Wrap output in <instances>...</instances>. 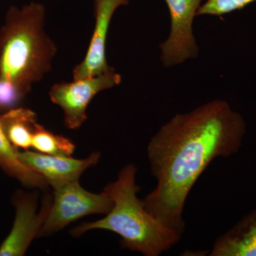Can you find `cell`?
Here are the masks:
<instances>
[{
	"instance_id": "5",
	"label": "cell",
	"mask_w": 256,
	"mask_h": 256,
	"mask_svg": "<svg viewBox=\"0 0 256 256\" xmlns=\"http://www.w3.org/2000/svg\"><path fill=\"white\" fill-rule=\"evenodd\" d=\"M53 201L38 238L46 237L86 216L107 214L114 206L112 198L102 192L94 194L82 188L78 180L53 190Z\"/></svg>"
},
{
	"instance_id": "3",
	"label": "cell",
	"mask_w": 256,
	"mask_h": 256,
	"mask_svg": "<svg viewBox=\"0 0 256 256\" xmlns=\"http://www.w3.org/2000/svg\"><path fill=\"white\" fill-rule=\"evenodd\" d=\"M46 8L31 2L10 6L0 28V79L24 94L52 70L56 45L45 31Z\"/></svg>"
},
{
	"instance_id": "11",
	"label": "cell",
	"mask_w": 256,
	"mask_h": 256,
	"mask_svg": "<svg viewBox=\"0 0 256 256\" xmlns=\"http://www.w3.org/2000/svg\"><path fill=\"white\" fill-rule=\"evenodd\" d=\"M38 124L36 114L31 109L18 107L0 114V124L5 136L16 149L28 150L32 148Z\"/></svg>"
},
{
	"instance_id": "6",
	"label": "cell",
	"mask_w": 256,
	"mask_h": 256,
	"mask_svg": "<svg viewBox=\"0 0 256 256\" xmlns=\"http://www.w3.org/2000/svg\"><path fill=\"white\" fill-rule=\"evenodd\" d=\"M121 80V76L114 69L95 76L58 82L50 88L48 94L52 102L64 111L66 128L76 130L86 120L88 106L95 96L118 86Z\"/></svg>"
},
{
	"instance_id": "9",
	"label": "cell",
	"mask_w": 256,
	"mask_h": 256,
	"mask_svg": "<svg viewBox=\"0 0 256 256\" xmlns=\"http://www.w3.org/2000/svg\"><path fill=\"white\" fill-rule=\"evenodd\" d=\"M130 0H94L95 28L84 60L74 68V80L88 78L114 70L108 64L106 42L111 20L114 12Z\"/></svg>"
},
{
	"instance_id": "7",
	"label": "cell",
	"mask_w": 256,
	"mask_h": 256,
	"mask_svg": "<svg viewBox=\"0 0 256 256\" xmlns=\"http://www.w3.org/2000/svg\"><path fill=\"white\" fill-rule=\"evenodd\" d=\"M170 15L169 36L160 45V60L170 68L196 58L198 47L193 22L203 0H164Z\"/></svg>"
},
{
	"instance_id": "14",
	"label": "cell",
	"mask_w": 256,
	"mask_h": 256,
	"mask_svg": "<svg viewBox=\"0 0 256 256\" xmlns=\"http://www.w3.org/2000/svg\"><path fill=\"white\" fill-rule=\"evenodd\" d=\"M256 0H206L197 12L196 16H222L245 8Z\"/></svg>"
},
{
	"instance_id": "2",
	"label": "cell",
	"mask_w": 256,
	"mask_h": 256,
	"mask_svg": "<svg viewBox=\"0 0 256 256\" xmlns=\"http://www.w3.org/2000/svg\"><path fill=\"white\" fill-rule=\"evenodd\" d=\"M137 172L134 163L124 166L117 178L101 192L112 198V210L102 220L76 226L70 230L72 236L80 237L96 229L110 230L121 237L124 248L146 256H159L176 245L182 234L163 225L138 198L140 186L136 183Z\"/></svg>"
},
{
	"instance_id": "1",
	"label": "cell",
	"mask_w": 256,
	"mask_h": 256,
	"mask_svg": "<svg viewBox=\"0 0 256 256\" xmlns=\"http://www.w3.org/2000/svg\"><path fill=\"white\" fill-rule=\"evenodd\" d=\"M246 132L242 114L220 99L173 116L148 144L156 184L142 200L146 210L165 226L183 234L184 210L194 185L213 160L238 152Z\"/></svg>"
},
{
	"instance_id": "4",
	"label": "cell",
	"mask_w": 256,
	"mask_h": 256,
	"mask_svg": "<svg viewBox=\"0 0 256 256\" xmlns=\"http://www.w3.org/2000/svg\"><path fill=\"white\" fill-rule=\"evenodd\" d=\"M40 190H18L12 197L15 217L12 228L0 246V256H23L40 230L50 214L53 194L43 192L42 205H38Z\"/></svg>"
},
{
	"instance_id": "15",
	"label": "cell",
	"mask_w": 256,
	"mask_h": 256,
	"mask_svg": "<svg viewBox=\"0 0 256 256\" xmlns=\"http://www.w3.org/2000/svg\"><path fill=\"white\" fill-rule=\"evenodd\" d=\"M25 96L14 84L0 79V112H6L18 108Z\"/></svg>"
},
{
	"instance_id": "10",
	"label": "cell",
	"mask_w": 256,
	"mask_h": 256,
	"mask_svg": "<svg viewBox=\"0 0 256 256\" xmlns=\"http://www.w3.org/2000/svg\"><path fill=\"white\" fill-rule=\"evenodd\" d=\"M210 256H256V208L216 240Z\"/></svg>"
},
{
	"instance_id": "8",
	"label": "cell",
	"mask_w": 256,
	"mask_h": 256,
	"mask_svg": "<svg viewBox=\"0 0 256 256\" xmlns=\"http://www.w3.org/2000/svg\"><path fill=\"white\" fill-rule=\"evenodd\" d=\"M18 159L46 180L52 190L77 181L84 172L98 162L100 153L95 151L86 159L43 154L30 150L18 151Z\"/></svg>"
},
{
	"instance_id": "12",
	"label": "cell",
	"mask_w": 256,
	"mask_h": 256,
	"mask_svg": "<svg viewBox=\"0 0 256 256\" xmlns=\"http://www.w3.org/2000/svg\"><path fill=\"white\" fill-rule=\"evenodd\" d=\"M18 151L6 137L0 124V168L26 188L42 192L50 190L46 180L18 159Z\"/></svg>"
},
{
	"instance_id": "13",
	"label": "cell",
	"mask_w": 256,
	"mask_h": 256,
	"mask_svg": "<svg viewBox=\"0 0 256 256\" xmlns=\"http://www.w3.org/2000/svg\"><path fill=\"white\" fill-rule=\"evenodd\" d=\"M32 148L50 156H72L76 146L68 138L54 134L38 124L32 138Z\"/></svg>"
}]
</instances>
